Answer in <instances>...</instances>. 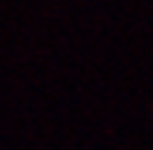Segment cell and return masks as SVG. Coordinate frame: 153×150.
Listing matches in <instances>:
<instances>
[]
</instances>
